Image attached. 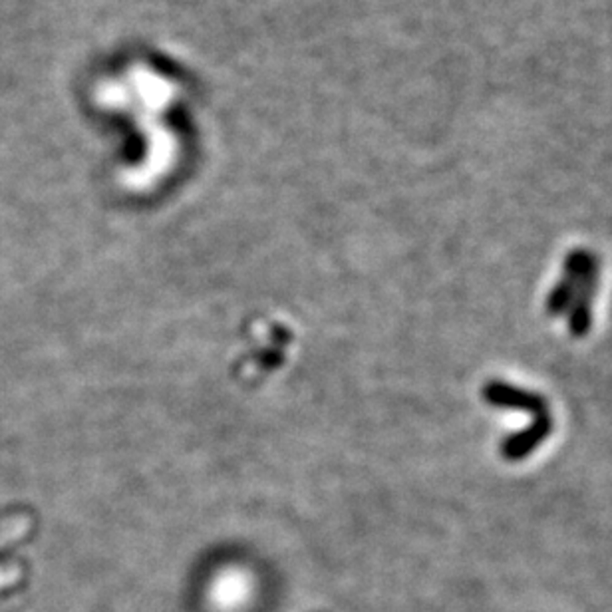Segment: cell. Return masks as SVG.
<instances>
[]
</instances>
